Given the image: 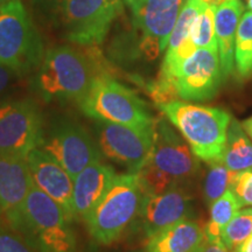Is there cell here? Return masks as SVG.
Masks as SVG:
<instances>
[{
  "instance_id": "cell-1",
  "label": "cell",
  "mask_w": 252,
  "mask_h": 252,
  "mask_svg": "<svg viewBox=\"0 0 252 252\" xmlns=\"http://www.w3.org/2000/svg\"><path fill=\"white\" fill-rule=\"evenodd\" d=\"M110 74L97 47L59 46L45 53L36 75V90L47 102L78 103L97 78Z\"/></svg>"
},
{
  "instance_id": "cell-2",
  "label": "cell",
  "mask_w": 252,
  "mask_h": 252,
  "mask_svg": "<svg viewBox=\"0 0 252 252\" xmlns=\"http://www.w3.org/2000/svg\"><path fill=\"white\" fill-rule=\"evenodd\" d=\"M6 219L37 252H78L74 219L36 186L20 206L6 213Z\"/></svg>"
},
{
  "instance_id": "cell-3",
  "label": "cell",
  "mask_w": 252,
  "mask_h": 252,
  "mask_svg": "<svg viewBox=\"0 0 252 252\" xmlns=\"http://www.w3.org/2000/svg\"><path fill=\"white\" fill-rule=\"evenodd\" d=\"M69 42L97 47L123 12V0H34Z\"/></svg>"
},
{
  "instance_id": "cell-4",
  "label": "cell",
  "mask_w": 252,
  "mask_h": 252,
  "mask_svg": "<svg viewBox=\"0 0 252 252\" xmlns=\"http://www.w3.org/2000/svg\"><path fill=\"white\" fill-rule=\"evenodd\" d=\"M222 80L219 50L197 48L179 67L160 71L147 90L157 105L178 98L202 102L215 96Z\"/></svg>"
},
{
  "instance_id": "cell-5",
  "label": "cell",
  "mask_w": 252,
  "mask_h": 252,
  "mask_svg": "<svg viewBox=\"0 0 252 252\" xmlns=\"http://www.w3.org/2000/svg\"><path fill=\"white\" fill-rule=\"evenodd\" d=\"M198 160L165 119H157L149 158L137 175L145 194H160L196 175Z\"/></svg>"
},
{
  "instance_id": "cell-6",
  "label": "cell",
  "mask_w": 252,
  "mask_h": 252,
  "mask_svg": "<svg viewBox=\"0 0 252 252\" xmlns=\"http://www.w3.org/2000/svg\"><path fill=\"white\" fill-rule=\"evenodd\" d=\"M159 109L187 141L191 153L207 163L220 160L231 117L220 108L172 100Z\"/></svg>"
},
{
  "instance_id": "cell-7",
  "label": "cell",
  "mask_w": 252,
  "mask_h": 252,
  "mask_svg": "<svg viewBox=\"0 0 252 252\" xmlns=\"http://www.w3.org/2000/svg\"><path fill=\"white\" fill-rule=\"evenodd\" d=\"M144 197L137 173L116 175L102 200L84 220L91 237L103 245L118 241L137 220Z\"/></svg>"
},
{
  "instance_id": "cell-8",
  "label": "cell",
  "mask_w": 252,
  "mask_h": 252,
  "mask_svg": "<svg viewBox=\"0 0 252 252\" xmlns=\"http://www.w3.org/2000/svg\"><path fill=\"white\" fill-rule=\"evenodd\" d=\"M45 49L21 0L0 6V63L20 76L40 67Z\"/></svg>"
},
{
  "instance_id": "cell-9",
  "label": "cell",
  "mask_w": 252,
  "mask_h": 252,
  "mask_svg": "<svg viewBox=\"0 0 252 252\" xmlns=\"http://www.w3.org/2000/svg\"><path fill=\"white\" fill-rule=\"evenodd\" d=\"M77 104L84 115L94 121L135 127L151 126L157 121L133 90L111 76L97 78Z\"/></svg>"
},
{
  "instance_id": "cell-10",
  "label": "cell",
  "mask_w": 252,
  "mask_h": 252,
  "mask_svg": "<svg viewBox=\"0 0 252 252\" xmlns=\"http://www.w3.org/2000/svg\"><path fill=\"white\" fill-rule=\"evenodd\" d=\"M39 149L58 161L75 178L91 162L100 160L102 153L89 131L80 123L62 118L43 130Z\"/></svg>"
},
{
  "instance_id": "cell-11",
  "label": "cell",
  "mask_w": 252,
  "mask_h": 252,
  "mask_svg": "<svg viewBox=\"0 0 252 252\" xmlns=\"http://www.w3.org/2000/svg\"><path fill=\"white\" fill-rule=\"evenodd\" d=\"M43 130L42 113L33 99L6 100L0 104V156L26 159L39 147Z\"/></svg>"
},
{
  "instance_id": "cell-12",
  "label": "cell",
  "mask_w": 252,
  "mask_h": 252,
  "mask_svg": "<svg viewBox=\"0 0 252 252\" xmlns=\"http://www.w3.org/2000/svg\"><path fill=\"white\" fill-rule=\"evenodd\" d=\"M187 0H131L132 20L139 32L138 49L145 59L156 60L167 48L176 19Z\"/></svg>"
},
{
  "instance_id": "cell-13",
  "label": "cell",
  "mask_w": 252,
  "mask_h": 252,
  "mask_svg": "<svg viewBox=\"0 0 252 252\" xmlns=\"http://www.w3.org/2000/svg\"><path fill=\"white\" fill-rule=\"evenodd\" d=\"M94 128L100 153L124 166L130 173H138L152 150L156 123L151 126L135 127L96 121Z\"/></svg>"
},
{
  "instance_id": "cell-14",
  "label": "cell",
  "mask_w": 252,
  "mask_h": 252,
  "mask_svg": "<svg viewBox=\"0 0 252 252\" xmlns=\"http://www.w3.org/2000/svg\"><path fill=\"white\" fill-rule=\"evenodd\" d=\"M190 203L191 196L181 186L160 194H145L137 219L146 239L179 220L187 219L191 209Z\"/></svg>"
},
{
  "instance_id": "cell-15",
  "label": "cell",
  "mask_w": 252,
  "mask_h": 252,
  "mask_svg": "<svg viewBox=\"0 0 252 252\" xmlns=\"http://www.w3.org/2000/svg\"><path fill=\"white\" fill-rule=\"evenodd\" d=\"M26 160L34 186L48 195L72 219H75L72 210L74 178L58 161L39 147L32 151Z\"/></svg>"
},
{
  "instance_id": "cell-16",
  "label": "cell",
  "mask_w": 252,
  "mask_h": 252,
  "mask_svg": "<svg viewBox=\"0 0 252 252\" xmlns=\"http://www.w3.org/2000/svg\"><path fill=\"white\" fill-rule=\"evenodd\" d=\"M116 175L111 166L97 160L75 176L72 187V210L75 219H87L108 191Z\"/></svg>"
},
{
  "instance_id": "cell-17",
  "label": "cell",
  "mask_w": 252,
  "mask_h": 252,
  "mask_svg": "<svg viewBox=\"0 0 252 252\" xmlns=\"http://www.w3.org/2000/svg\"><path fill=\"white\" fill-rule=\"evenodd\" d=\"M244 6L241 0H222L216 6L215 34L223 78L235 69V39Z\"/></svg>"
},
{
  "instance_id": "cell-18",
  "label": "cell",
  "mask_w": 252,
  "mask_h": 252,
  "mask_svg": "<svg viewBox=\"0 0 252 252\" xmlns=\"http://www.w3.org/2000/svg\"><path fill=\"white\" fill-rule=\"evenodd\" d=\"M33 185L26 159L0 156V209L2 214L20 206Z\"/></svg>"
},
{
  "instance_id": "cell-19",
  "label": "cell",
  "mask_w": 252,
  "mask_h": 252,
  "mask_svg": "<svg viewBox=\"0 0 252 252\" xmlns=\"http://www.w3.org/2000/svg\"><path fill=\"white\" fill-rule=\"evenodd\" d=\"M204 237L202 223L187 217L147 238L145 252H190Z\"/></svg>"
},
{
  "instance_id": "cell-20",
  "label": "cell",
  "mask_w": 252,
  "mask_h": 252,
  "mask_svg": "<svg viewBox=\"0 0 252 252\" xmlns=\"http://www.w3.org/2000/svg\"><path fill=\"white\" fill-rule=\"evenodd\" d=\"M220 161L226 168L236 173L252 169V141L242 123L236 119H231L229 124Z\"/></svg>"
},
{
  "instance_id": "cell-21",
  "label": "cell",
  "mask_w": 252,
  "mask_h": 252,
  "mask_svg": "<svg viewBox=\"0 0 252 252\" xmlns=\"http://www.w3.org/2000/svg\"><path fill=\"white\" fill-rule=\"evenodd\" d=\"M241 208V204L230 189L210 204V219L204 225L206 238L210 241H220L222 230Z\"/></svg>"
},
{
  "instance_id": "cell-22",
  "label": "cell",
  "mask_w": 252,
  "mask_h": 252,
  "mask_svg": "<svg viewBox=\"0 0 252 252\" xmlns=\"http://www.w3.org/2000/svg\"><path fill=\"white\" fill-rule=\"evenodd\" d=\"M235 67L241 77L252 74V12L241 18L235 39Z\"/></svg>"
},
{
  "instance_id": "cell-23",
  "label": "cell",
  "mask_w": 252,
  "mask_h": 252,
  "mask_svg": "<svg viewBox=\"0 0 252 252\" xmlns=\"http://www.w3.org/2000/svg\"><path fill=\"white\" fill-rule=\"evenodd\" d=\"M216 6V4H207L191 25L189 37L196 48L219 50L215 34Z\"/></svg>"
},
{
  "instance_id": "cell-24",
  "label": "cell",
  "mask_w": 252,
  "mask_h": 252,
  "mask_svg": "<svg viewBox=\"0 0 252 252\" xmlns=\"http://www.w3.org/2000/svg\"><path fill=\"white\" fill-rule=\"evenodd\" d=\"M252 235V208L239 209L220 234V241L229 250L235 252L245 239Z\"/></svg>"
},
{
  "instance_id": "cell-25",
  "label": "cell",
  "mask_w": 252,
  "mask_h": 252,
  "mask_svg": "<svg viewBox=\"0 0 252 252\" xmlns=\"http://www.w3.org/2000/svg\"><path fill=\"white\" fill-rule=\"evenodd\" d=\"M208 165H209V171L207 173L206 182H204V200L210 206L230 188V184L236 172L226 168L220 160H215Z\"/></svg>"
},
{
  "instance_id": "cell-26",
  "label": "cell",
  "mask_w": 252,
  "mask_h": 252,
  "mask_svg": "<svg viewBox=\"0 0 252 252\" xmlns=\"http://www.w3.org/2000/svg\"><path fill=\"white\" fill-rule=\"evenodd\" d=\"M0 252H37L30 242L11 225L0 224Z\"/></svg>"
},
{
  "instance_id": "cell-27",
  "label": "cell",
  "mask_w": 252,
  "mask_h": 252,
  "mask_svg": "<svg viewBox=\"0 0 252 252\" xmlns=\"http://www.w3.org/2000/svg\"><path fill=\"white\" fill-rule=\"evenodd\" d=\"M229 189L241 207H252V169L235 173Z\"/></svg>"
},
{
  "instance_id": "cell-28",
  "label": "cell",
  "mask_w": 252,
  "mask_h": 252,
  "mask_svg": "<svg viewBox=\"0 0 252 252\" xmlns=\"http://www.w3.org/2000/svg\"><path fill=\"white\" fill-rule=\"evenodd\" d=\"M20 75L0 63V104L8 100L9 94L17 86Z\"/></svg>"
},
{
  "instance_id": "cell-29",
  "label": "cell",
  "mask_w": 252,
  "mask_h": 252,
  "mask_svg": "<svg viewBox=\"0 0 252 252\" xmlns=\"http://www.w3.org/2000/svg\"><path fill=\"white\" fill-rule=\"evenodd\" d=\"M201 252H232L222 243V241H210L204 237L201 244Z\"/></svg>"
},
{
  "instance_id": "cell-30",
  "label": "cell",
  "mask_w": 252,
  "mask_h": 252,
  "mask_svg": "<svg viewBox=\"0 0 252 252\" xmlns=\"http://www.w3.org/2000/svg\"><path fill=\"white\" fill-rule=\"evenodd\" d=\"M235 252H252V235L236 249Z\"/></svg>"
},
{
  "instance_id": "cell-31",
  "label": "cell",
  "mask_w": 252,
  "mask_h": 252,
  "mask_svg": "<svg viewBox=\"0 0 252 252\" xmlns=\"http://www.w3.org/2000/svg\"><path fill=\"white\" fill-rule=\"evenodd\" d=\"M242 126H243L244 131L247 132V134L252 139V117L248 118L247 121H244L242 123Z\"/></svg>"
},
{
  "instance_id": "cell-32",
  "label": "cell",
  "mask_w": 252,
  "mask_h": 252,
  "mask_svg": "<svg viewBox=\"0 0 252 252\" xmlns=\"http://www.w3.org/2000/svg\"><path fill=\"white\" fill-rule=\"evenodd\" d=\"M248 6H249V9H250V12H252V0H248Z\"/></svg>"
},
{
  "instance_id": "cell-33",
  "label": "cell",
  "mask_w": 252,
  "mask_h": 252,
  "mask_svg": "<svg viewBox=\"0 0 252 252\" xmlns=\"http://www.w3.org/2000/svg\"><path fill=\"white\" fill-rule=\"evenodd\" d=\"M201 244H202V243H201ZM190 252H201V245H200V247H197L196 249H194V250L190 251Z\"/></svg>"
},
{
  "instance_id": "cell-34",
  "label": "cell",
  "mask_w": 252,
  "mask_h": 252,
  "mask_svg": "<svg viewBox=\"0 0 252 252\" xmlns=\"http://www.w3.org/2000/svg\"><path fill=\"white\" fill-rule=\"evenodd\" d=\"M7 1H9V0H0V6L6 4V2H7Z\"/></svg>"
},
{
  "instance_id": "cell-35",
  "label": "cell",
  "mask_w": 252,
  "mask_h": 252,
  "mask_svg": "<svg viewBox=\"0 0 252 252\" xmlns=\"http://www.w3.org/2000/svg\"><path fill=\"white\" fill-rule=\"evenodd\" d=\"M123 1H124V2H125V4H126V2H128V1H131V0H123Z\"/></svg>"
},
{
  "instance_id": "cell-36",
  "label": "cell",
  "mask_w": 252,
  "mask_h": 252,
  "mask_svg": "<svg viewBox=\"0 0 252 252\" xmlns=\"http://www.w3.org/2000/svg\"><path fill=\"white\" fill-rule=\"evenodd\" d=\"M134 252H145V250H140V251H134Z\"/></svg>"
},
{
  "instance_id": "cell-37",
  "label": "cell",
  "mask_w": 252,
  "mask_h": 252,
  "mask_svg": "<svg viewBox=\"0 0 252 252\" xmlns=\"http://www.w3.org/2000/svg\"><path fill=\"white\" fill-rule=\"evenodd\" d=\"M216 1H217V2H220V1H222V0H216Z\"/></svg>"
},
{
  "instance_id": "cell-38",
  "label": "cell",
  "mask_w": 252,
  "mask_h": 252,
  "mask_svg": "<svg viewBox=\"0 0 252 252\" xmlns=\"http://www.w3.org/2000/svg\"><path fill=\"white\" fill-rule=\"evenodd\" d=\"M1 214H2V213H1V209H0V215H1Z\"/></svg>"
}]
</instances>
